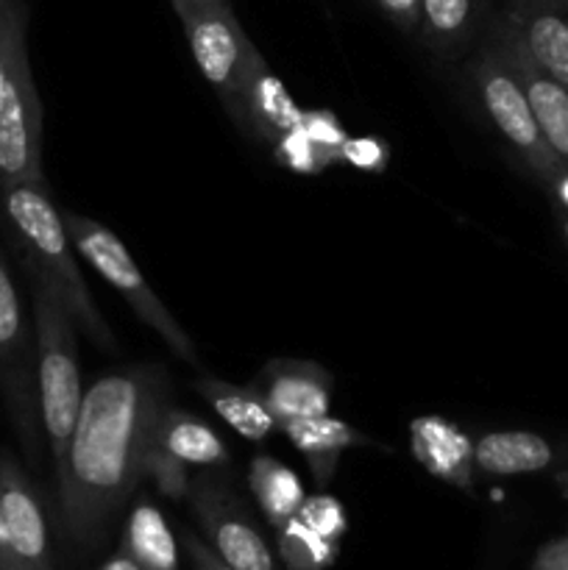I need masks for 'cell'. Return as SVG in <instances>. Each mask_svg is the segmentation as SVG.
Returning <instances> with one entry per match:
<instances>
[{"label": "cell", "mask_w": 568, "mask_h": 570, "mask_svg": "<svg viewBox=\"0 0 568 570\" xmlns=\"http://www.w3.org/2000/svg\"><path fill=\"white\" fill-rule=\"evenodd\" d=\"M167 406L170 379L159 365L111 371L84 395L65 462L56 468L61 527L81 554L104 543L145 479Z\"/></svg>", "instance_id": "1"}, {"label": "cell", "mask_w": 568, "mask_h": 570, "mask_svg": "<svg viewBox=\"0 0 568 570\" xmlns=\"http://www.w3.org/2000/svg\"><path fill=\"white\" fill-rule=\"evenodd\" d=\"M0 206L26 254V265H33L50 278L76 326L84 328V334L98 348L115 351V334L100 317L87 282L78 271L70 234L61 220V212L50 198L48 181H20L0 187Z\"/></svg>", "instance_id": "2"}, {"label": "cell", "mask_w": 568, "mask_h": 570, "mask_svg": "<svg viewBox=\"0 0 568 570\" xmlns=\"http://www.w3.org/2000/svg\"><path fill=\"white\" fill-rule=\"evenodd\" d=\"M45 115L28 59V6L0 0V187L45 181Z\"/></svg>", "instance_id": "3"}, {"label": "cell", "mask_w": 568, "mask_h": 570, "mask_svg": "<svg viewBox=\"0 0 568 570\" xmlns=\"http://www.w3.org/2000/svg\"><path fill=\"white\" fill-rule=\"evenodd\" d=\"M31 273L33 340H37V393L42 432L53 465L65 462L78 412H81V371H78L76 321L67 312L59 289L45 273L26 265Z\"/></svg>", "instance_id": "4"}, {"label": "cell", "mask_w": 568, "mask_h": 570, "mask_svg": "<svg viewBox=\"0 0 568 570\" xmlns=\"http://www.w3.org/2000/svg\"><path fill=\"white\" fill-rule=\"evenodd\" d=\"M471 78L477 87L479 98H482L484 111H488L490 122L496 131L510 142V148L521 156L523 165L540 178V181L555 187L557 178L562 176V165L555 156V150L546 142L543 131H540L535 111L529 106L527 89H523L521 76L512 61L510 45H507L505 33L499 31L496 20L490 22L488 42L482 45L471 61Z\"/></svg>", "instance_id": "5"}, {"label": "cell", "mask_w": 568, "mask_h": 570, "mask_svg": "<svg viewBox=\"0 0 568 570\" xmlns=\"http://www.w3.org/2000/svg\"><path fill=\"white\" fill-rule=\"evenodd\" d=\"M61 220H65L67 234H70V243L78 254L84 256L89 267L98 273L104 282H109L117 293L126 298V304L131 306L134 315L161 337V343L173 351L182 362L187 365H198L200 356L195 351V343L189 340V334L184 332L182 323L170 315L165 304L159 301V295L154 293L148 282H145L143 271L137 267V262L131 259L128 248L123 245V239L117 237L111 228H106L104 223L92 220V217L76 215V212H61Z\"/></svg>", "instance_id": "6"}, {"label": "cell", "mask_w": 568, "mask_h": 570, "mask_svg": "<svg viewBox=\"0 0 568 570\" xmlns=\"http://www.w3.org/2000/svg\"><path fill=\"white\" fill-rule=\"evenodd\" d=\"M0 395L28 465L39 468L42 417L37 393V340L22 315L20 293L0 250Z\"/></svg>", "instance_id": "7"}, {"label": "cell", "mask_w": 568, "mask_h": 570, "mask_svg": "<svg viewBox=\"0 0 568 570\" xmlns=\"http://www.w3.org/2000/svg\"><path fill=\"white\" fill-rule=\"evenodd\" d=\"M184 26L189 53L200 76L215 89L234 126L245 131V81L256 59V45L234 17L232 6H173Z\"/></svg>", "instance_id": "8"}, {"label": "cell", "mask_w": 568, "mask_h": 570, "mask_svg": "<svg viewBox=\"0 0 568 570\" xmlns=\"http://www.w3.org/2000/svg\"><path fill=\"white\" fill-rule=\"evenodd\" d=\"M189 507L209 549L234 570H278L265 534L223 473L206 471L189 484Z\"/></svg>", "instance_id": "9"}, {"label": "cell", "mask_w": 568, "mask_h": 570, "mask_svg": "<svg viewBox=\"0 0 568 570\" xmlns=\"http://www.w3.org/2000/svg\"><path fill=\"white\" fill-rule=\"evenodd\" d=\"M0 515L20 570H59L42 499L9 451H0Z\"/></svg>", "instance_id": "10"}, {"label": "cell", "mask_w": 568, "mask_h": 570, "mask_svg": "<svg viewBox=\"0 0 568 570\" xmlns=\"http://www.w3.org/2000/svg\"><path fill=\"white\" fill-rule=\"evenodd\" d=\"M499 20L529 61L568 89V0H507Z\"/></svg>", "instance_id": "11"}, {"label": "cell", "mask_w": 568, "mask_h": 570, "mask_svg": "<svg viewBox=\"0 0 568 570\" xmlns=\"http://www.w3.org/2000/svg\"><path fill=\"white\" fill-rule=\"evenodd\" d=\"M251 387L262 395L276 421L329 415L332 410V373L317 362L271 360Z\"/></svg>", "instance_id": "12"}, {"label": "cell", "mask_w": 568, "mask_h": 570, "mask_svg": "<svg viewBox=\"0 0 568 570\" xmlns=\"http://www.w3.org/2000/svg\"><path fill=\"white\" fill-rule=\"evenodd\" d=\"M410 449L418 465L434 479L457 490L473 488V440L449 417H415L410 423Z\"/></svg>", "instance_id": "13"}, {"label": "cell", "mask_w": 568, "mask_h": 570, "mask_svg": "<svg viewBox=\"0 0 568 570\" xmlns=\"http://www.w3.org/2000/svg\"><path fill=\"white\" fill-rule=\"evenodd\" d=\"M278 429H282L284 438L293 443V449L304 456L306 465H310L312 482L321 490L329 488V482H332L334 471H337L340 465V456H343L345 451L373 443V440L365 438L360 429L340 421V417L329 415L282 421Z\"/></svg>", "instance_id": "14"}, {"label": "cell", "mask_w": 568, "mask_h": 570, "mask_svg": "<svg viewBox=\"0 0 568 570\" xmlns=\"http://www.w3.org/2000/svg\"><path fill=\"white\" fill-rule=\"evenodd\" d=\"M304 109L293 100L282 78L267 67L262 53H256L254 65L245 81V131L267 145H276L287 131L301 126Z\"/></svg>", "instance_id": "15"}, {"label": "cell", "mask_w": 568, "mask_h": 570, "mask_svg": "<svg viewBox=\"0 0 568 570\" xmlns=\"http://www.w3.org/2000/svg\"><path fill=\"white\" fill-rule=\"evenodd\" d=\"M496 26H499L507 45H510L512 61H516V70L518 76H521L523 89H527L535 120H538L549 148L555 150V156L560 159L562 170L568 173V89L529 61V56L512 42V37L507 33V28L501 26V20H496Z\"/></svg>", "instance_id": "16"}, {"label": "cell", "mask_w": 568, "mask_h": 570, "mask_svg": "<svg viewBox=\"0 0 568 570\" xmlns=\"http://www.w3.org/2000/svg\"><path fill=\"white\" fill-rule=\"evenodd\" d=\"M200 399L212 406L217 417L232 429L234 434H239L248 443H265L273 432L278 429L276 415L267 410V404L262 401V395L254 387H237V384H228L223 379L215 376H200L195 382Z\"/></svg>", "instance_id": "17"}, {"label": "cell", "mask_w": 568, "mask_h": 570, "mask_svg": "<svg viewBox=\"0 0 568 570\" xmlns=\"http://www.w3.org/2000/svg\"><path fill=\"white\" fill-rule=\"evenodd\" d=\"M555 462V449L535 432H488L473 443V465L488 476H523Z\"/></svg>", "instance_id": "18"}, {"label": "cell", "mask_w": 568, "mask_h": 570, "mask_svg": "<svg viewBox=\"0 0 568 570\" xmlns=\"http://www.w3.org/2000/svg\"><path fill=\"white\" fill-rule=\"evenodd\" d=\"M484 6V0H421L423 45L438 56L462 53L482 26Z\"/></svg>", "instance_id": "19"}, {"label": "cell", "mask_w": 568, "mask_h": 570, "mask_svg": "<svg viewBox=\"0 0 568 570\" xmlns=\"http://www.w3.org/2000/svg\"><path fill=\"white\" fill-rule=\"evenodd\" d=\"M156 443L176 460L198 468H221L228 462V449L221 434L198 415L178 406H167L159 421Z\"/></svg>", "instance_id": "20"}, {"label": "cell", "mask_w": 568, "mask_h": 570, "mask_svg": "<svg viewBox=\"0 0 568 570\" xmlns=\"http://www.w3.org/2000/svg\"><path fill=\"white\" fill-rule=\"evenodd\" d=\"M123 549L143 570H178V546L159 507L139 499L123 529Z\"/></svg>", "instance_id": "21"}, {"label": "cell", "mask_w": 568, "mask_h": 570, "mask_svg": "<svg viewBox=\"0 0 568 570\" xmlns=\"http://www.w3.org/2000/svg\"><path fill=\"white\" fill-rule=\"evenodd\" d=\"M248 488L254 493L256 504H259L262 515L273 529L287 523L306 499L304 484L295 476L293 468L273 460V456H254L251 460Z\"/></svg>", "instance_id": "22"}, {"label": "cell", "mask_w": 568, "mask_h": 570, "mask_svg": "<svg viewBox=\"0 0 568 570\" xmlns=\"http://www.w3.org/2000/svg\"><path fill=\"white\" fill-rule=\"evenodd\" d=\"M276 546L287 570H326L337 560V543L312 532L295 515L276 529Z\"/></svg>", "instance_id": "23"}, {"label": "cell", "mask_w": 568, "mask_h": 570, "mask_svg": "<svg viewBox=\"0 0 568 570\" xmlns=\"http://www.w3.org/2000/svg\"><path fill=\"white\" fill-rule=\"evenodd\" d=\"M273 156H276L278 165L287 167L290 173H298V176H317V173L337 165V159H334L332 154H326L323 148H317V145L306 137V131L301 126L284 134V137L273 145Z\"/></svg>", "instance_id": "24"}, {"label": "cell", "mask_w": 568, "mask_h": 570, "mask_svg": "<svg viewBox=\"0 0 568 570\" xmlns=\"http://www.w3.org/2000/svg\"><path fill=\"white\" fill-rule=\"evenodd\" d=\"M187 468H189L187 462L176 460L170 451H165L159 443H156L154 449H150L148 460H145V476L156 484V490H159L165 499L178 501V499H187L189 484H193Z\"/></svg>", "instance_id": "25"}, {"label": "cell", "mask_w": 568, "mask_h": 570, "mask_svg": "<svg viewBox=\"0 0 568 570\" xmlns=\"http://www.w3.org/2000/svg\"><path fill=\"white\" fill-rule=\"evenodd\" d=\"M298 521H304L312 532H317L321 538L332 540V543H340V538L349 529V515H345L343 504H340L334 495L317 493V495H306L304 504L298 507L295 512Z\"/></svg>", "instance_id": "26"}, {"label": "cell", "mask_w": 568, "mask_h": 570, "mask_svg": "<svg viewBox=\"0 0 568 570\" xmlns=\"http://www.w3.org/2000/svg\"><path fill=\"white\" fill-rule=\"evenodd\" d=\"M301 128L306 131V137L312 139V142L317 145V148H323L326 154H332L334 159L340 161V150H343L345 139H349V134H345L343 122L334 117V111L329 109H306L304 111V120H301Z\"/></svg>", "instance_id": "27"}, {"label": "cell", "mask_w": 568, "mask_h": 570, "mask_svg": "<svg viewBox=\"0 0 568 570\" xmlns=\"http://www.w3.org/2000/svg\"><path fill=\"white\" fill-rule=\"evenodd\" d=\"M340 161L362 173H384L390 167V148L379 137H349L340 150Z\"/></svg>", "instance_id": "28"}, {"label": "cell", "mask_w": 568, "mask_h": 570, "mask_svg": "<svg viewBox=\"0 0 568 570\" xmlns=\"http://www.w3.org/2000/svg\"><path fill=\"white\" fill-rule=\"evenodd\" d=\"M182 546H184V551H187L189 562H193V570H234L232 566H226V562H223L215 551L209 549V543H206V540L195 538L189 529H184L182 532Z\"/></svg>", "instance_id": "29"}, {"label": "cell", "mask_w": 568, "mask_h": 570, "mask_svg": "<svg viewBox=\"0 0 568 570\" xmlns=\"http://www.w3.org/2000/svg\"><path fill=\"white\" fill-rule=\"evenodd\" d=\"M390 22L404 31H415L421 20V0H373Z\"/></svg>", "instance_id": "30"}, {"label": "cell", "mask_w": 568, "mask_h": 570, "mask_svg": "<svg viewBox=\"0 0 568 570\" xmlns=\"http://www.w3.org/2000/svg\"><path fill=\"white\" fill-rule=\"evenodd\" d=\"M532 570H568V540H557V543L546 546L535 557Z\"/></svg>", "instance_id": "31"}, {"label": "cell", "mask_w": 568, "mask_h": 570, "mask_svg": "<svg viewBox=\"0 0 568 570\" xmlns=\"http://www.w3.org/2000/svg\"><path fill=\"white\" fill-rule=\"evenodd\" d=\"M0 570H20V562H17L14 549H11L9 529H6L3 515H0Z\"/></svg>", "instance_id": "32"}, {"label": "cell", "mask_w": 568, "mask_h": 570, "mask_svg": "<svg viewBox=\"0 0 568 570\" xmlns=\"http://www.w3.org/2000/svg\"><path fill=\"white\" fill-rule=\"evenodd\" d=\"M98 570H143V568H139L137 560H134V557L120 546V549H117Z\"/></svg>", "instance_id": "33"}, {"label": "cell", "mask_w": 568, "mask_h": 570, "mask_svg": "<svg viewBox=\"0 0 568 570\" xmlns=\"http://www.w3.org/2000/svg\"><path fill=\"white\" fill-rule=\"evenodd\" d=\"M173 6L182 3V6H215V3H228V0H170Z\"/></svg>", "instance_id": "34"}, {"label": "cell", "mask_w": 568, "mask_h": 570, "mask_svg": "<svg viewBox=\"0 0 568 570\" xmlns=\"http://www.w3.org/2000/svg\"><path fill=\"white\" fill-rule=\"evenodd\" d=\"M562 232H566V239H568V215L562 217Z\"/></svg>", "instance_id": "35"}]
</instances>
